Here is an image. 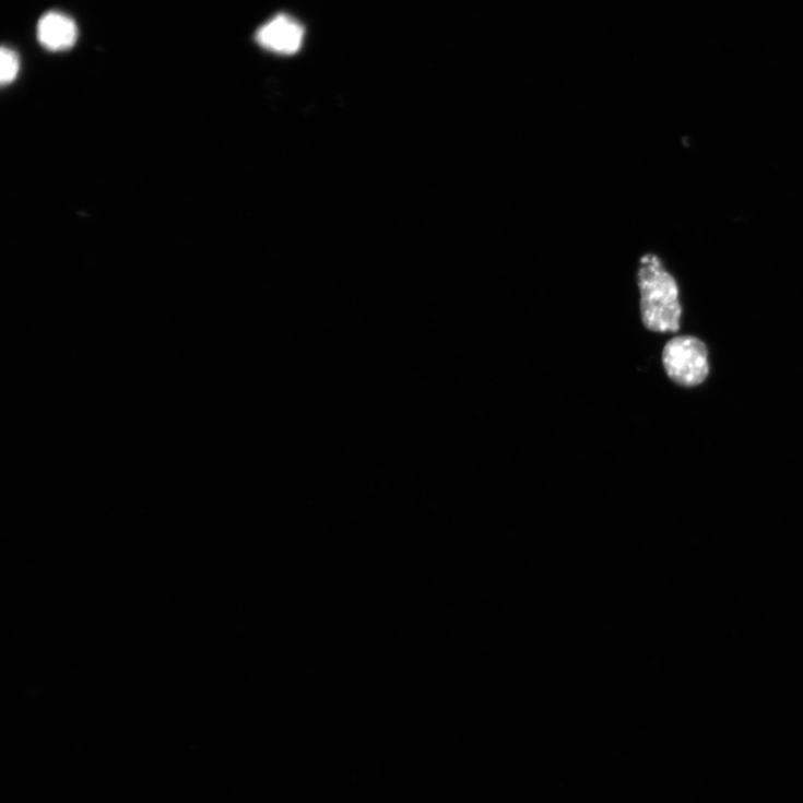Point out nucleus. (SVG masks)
<instances>
[{"mask_svg":"<svg viewBox=\"0 0 803 803\" xmlns=\"http://www.w3.org/2000/svg\"><path fill=\"white\" fill-rule=\"evenodd\" d=\"M0 62H2V68H0V81H2V84L9 85L12 82H14L19 75L20 72V60L17 57V54L8 47L2 48V56H0Z\"/></svg>","mask_w":803,"mask_h":803,"instance_id":"obj_5","label":"nucleus"},{"mask_svg":"<svg viewBox=\"0 0 803 803\" xmlns=\"http://www.w3.org/2000/svg\"><path fill=\"white\" fill-rule=\"evenodd\" d=\"M304 35L302 24L283 14L261 26L256 34V39L267 50L282 54V56H292L300 49Z\"/></svg>","mask_w":803,"mask_h":803,"instance_id":"obj_3","label":"nucleus"},{"mask_svg":"<svg viewBox=\"0 0 803 803\" xmlns=\"http://www.w3.org/2000/svg\"><path fill=\"white\" fill-rule=\"evenodd\" d=\"M662 365L671 382L686 390L695 389L710 378L711 352L707 343L695 335L675 336L663 347Z\"/></svg>","mask_w":803,"mask_h":803,"instance_id":"obj_2","label":"nucleus"},{"mask_svg":"<svg viewBox=\"0 0 803 803\" xmlns=\"http://www.w3.org/2000/svg\"><path fill=\"white\" fill-rule=\"evenodd\" d=\"M637 287L642 326L658 334L680 332L683 305L678 283L658 255L640 257Z\"/></svg>","mask_w":803,"mask_h":803,"instance_id":"obj_1","label":"nucleus"},{"mask_svg":"<svg viewBox=\"0 0 803 803\" xmlns=\"http://www.w3.org/2000/svg\"><path fill=\"white\" fill-rule=\"evenodd\" d=\"M78 36L75 22L62 13H47L38 22L37 38L50 51L70 49L76 43Z\"/></svg>","mask_w":803,"mask_h":803,"instance_id":"obj_4","label":"nucleus"}]
</instances>
